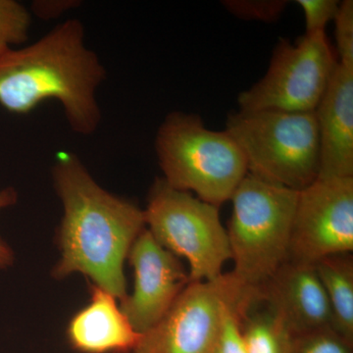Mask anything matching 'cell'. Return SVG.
Instances as JSON below:
<instances>
[{
  "label": "cell",
  "instance_id": "obj_2",
  "mask_svg": "<svg viewBox=\"0 0 353 353\" xmlns=\"http://www.w3.org/2000/svg\"><path fill=\"white\" fill-rule=\"evenodd\" d=\"M105 77L101 59L85 46L82 22L69 19L36 43L0 55V105L21 115L54 99L72 131L88 136L101 124L97 92Z\"/></svg>",
  "mask_w": 353,
  "mask_h": 353
},
{
  "label": "cell",
  "instance_id": "obj_4",
  "mask_svg": "<svg viewBox=\"0 0 353 353\" xmlns=\"http://www.w3.org/2000/svg\"><path fill=\"white\" fill-rule=\"evenodd\" d=\"M155 152L165 182L218 208L248 173L231 134L208 129L196 114H168L158 129Z\"/></svg>",
  "mask_w": 353,
  "mask_h": 353
},
{
  "label": "cell",
  "instance_id": "obj_16",
  "mask_svg": "<svg viewBox=\"0 0 353 353\" xmlns=\"http://www.w3.org/2000/svg\"><path fill=\"white\" fill-rule=\"evenodd\" d=\"M31 15L14 0H0V55L29 39Z\"/></svg>",
  "mask_w": 353,
  "mask_h": 353
},
{
  "label": "cell",
  "instance_id": "obj_15",
  "mask_svg": "<svg viewBox=\"0 0 353 353\" xmlns=\"http://www.w3.org/2000/svg\"><path fill=\"white\" fill-rule=\"evenodd\" d=\"M248 308L240 316L248 353H290L292 336L277 316L268 308L250 314Z\"/></svg>",
  "mask_w": 353,
  "mask_h": 353
},
{
  "label": "cell",
  "instance_id": "obj_10",
  "mask_svg": "<svg viewBox=\"0 0 353 353\" xmlns=\"http://www.w3.org/2000/svg\"><path fill=\"white\" fill-rule=\"evenodd\" d=\"M128 260L134 269V289L120 308L139 334L154 327L190 284L180 259L160 245L148 229L132 243Z\"/></svg>",
  "mask_w": 353,
  "mask_h": 353
},
{
  "label": "cell",
  "instance_id": "obj_12",
  "mask_svg": "<svg viewBox=\"0 0 353 353\" xmlns=\"http://www.w3.org/2000/svg\"><path fill=\"white\" fill-rule=\"evenodd\" d=\"M320 143L318 178H353V69L336 65L314 110Z\"/></svg>",
  "mask_w": 353,
  "mask_h": 353
},
{
  "label": "cell",
  "instance_id": "obj_22",
  "mask_svg": "<svg viewBox=\"0 0 353 353\" xmlns=\"http://www.w3.org/2000/svg\"><path fill=\"white\" fill-rule=\"evenodd\" d=\"M17 192L13 188L0 190V210L12 206L17 202ZM14 254L11 248L0 240V269H6L12 265Z\"/></svg>",
  "mask_w": 353,
  "mask_h": 353
},
{
  "label": "cell",
  "instance_id": "obj_9",
  "mask_svg": "<svg viewBox=\"0 0 353 353\" xmlns=\"http://www.w3.org/2000/svg\"><path fill=\"white\" fill-rule=\"evenodd\" d=\"M353 250V178H317L299 192L289 259L317 263Z\"/></svg>",
  "mask_w": 353,
  "mask_h": 353
},
{
  "label": "cell",
  "instance_id": "obj_21",
  "mask_svg": "<svg viewBox=\"0 0 353 353\" xmlns=\"http://www.w3.org/2000/svg\"><path fill=\"white\" fill-rule=\"evenodd\" d=\"M305 18L306 34L326 32L327 25L334 20L340 1L336 0H297Z\"/></svg>",
  "mask_w": 353,
  "mask_h": 353
},
{
  "label": "cell",
  "instance_id": "obj_13",
  "mask_svg": "<svg viewBox=\"0 0 353 353\" xmlns=\"http://www.w3.org/2000/svg\"><path fill=\"white\" fill-rule=\"evenodd\" d=\"M116 297L90 284V301L70 321L67 339L80 353H129L141 338Z\"/></svg>",
  "mask_w": 353,
  "mask_h": 353
},
{
  "label": "cell",
  "instance_id": "obj_11",
  "mask_svg": "<svg viewBox=\"0 0 353 353\" xmlns=\"http://www.w3.org/2000/svg\"><path fill=\"white\" fill-rule=\"evenodd\" d=\"M255 292L292 336L332 327L331 308L314 265L287 260Z\"/></svg>",
  "mask_w": 353,
  "mask_h": 353
},
{
  "label": "cell",
  "instance_id": "obj_6",
  "mask_svg": "<svg viewBox=\"0 0 353 353\" xmlns=\"http://www.w3.org/2000/svg\"><path fill=\"white\" fill-rule=\"evenodd\" d=\"M143 213L146 229L157 243L187 260L190 282L212 281L224 274L231 250L219 208L157 179Z\"/></svg>",
  "mask_w": 353,
  "mask_h": 353
},
{
  "label": "cell",
  "instance_id": "obj_1",
  "mask_svg": "<svg viewBox=\"0 0 353 353\" xmlns=\"http://www.w3.org/2000/svg\"><path fill=\"white\" fill-rule=\"evenodd\" d=\"M52 179L63 206L57 234L61 259L53 277L83 274L122 301L127 296L125 260L146 228L143 209L101 188L74 153L57 154Z\"/></svg>",
  "mask_w": 353,
  "mask_h": 353
},
{
  "label": "cell",
  "instance_id": "obj_8",
  "mask_svg": "<svg viewBox=\"0 0 353 353\" xmlns=\"http://www.w3.org/2000/svg\"><path fill=\"white\" fill-rule=\"evenodd\" d=\"M336 64L326 32L281 39L263 78L239 95L240 110L313 112Z\"/></svg>",
  "mask_w": 353,
  "mask_h": 353
},
{
  "label": "cell",
  "instance_id": "obj_17",
  "mask_svg": "<svg viewBox=\"0 0 353 353\" xmlns=\"http://www.w3.org/2000/svg\"><path fill=\"white\" fill-rule=\"evenodd\" d=\"M290 353H353V343L329 326L292 336Z\"/></svg>",
  "mask_w": 353,
  "mask_h": 353
},
{
  "label": "cell",
  "instance_id": "obj_14",
  "mask_svg": "<svg viewBox=\"0 0 353 353\" xmlns=\"http://www.w3.org/2000/svg\"><path fill=\"white\" fill-rule=\"evenodd\" d=\"M328 299L332 327L353 343V259L352 253L332 255L314 264Z\"/></svg>",
  "mask_w": 353,
  "mask_h": 353
},
{
  "label": "cell",
  "instance_id": "obj_18",
  "mask_svg": "<svg viewBox=\"0 0 353 353\" xmlns=\"http://www.w3.org/2000/svg\"><path fill=\"white\" fill-rule=\"evenodd\" d=\"M289 2L285 0H226L223 6L243 20L272 23L280 19Z\"/></svg>",
  "mask_w": 353,
  "mask_h": 353
},
{
  "label": "cell",
  "instance_id": "obj_3",
  "mask_svg": "<svg viewBox=\"0 0 353 353\" xmlns=\"http://www.w3.org/2000/svg\"><path fill=\"white\" fill-rule=\"evenodd\" d=\"M299 192L248 174L230 201L228 225L232 274L256 292L289 259Z\"/></svg>",
  "mask_w": 353,
  "mask_h": 353
},
{
  "label": "cell",
  "instance_id": "obj_5",
  "mask_svg": "<svg viewBox=\"0 0 353 353\" xmlns=\"http://www.w3.org/2000/svg\"><path fill=\"white\" fill-rule=\"evenodd\" d=\"M226 131L241 148L248 174L296 192L319 176L314 111L239 110L228 116Z\"/></svg>",
  "mask_w": 353,
  "mask_h": 353
},
{
  "label": "cell",
  "instance_id": "obj_19",
  "mask_svg": "<svg viewBox=\"0 0 353 353\" xmlns=\"http://www.w3.org/2000/svg\"><path fill=\"white\" fill-rule=\"evenodd\" d=\"M339 63L353 69V1L341 2L334 17Z\"/></svg>",
  "mask_w": 353,
  "mask_h": 353
},
{
  "label": "cell",
  "instance_id": "obj_20",
  "mask_svg": "<svg viewBox=\"0 0 353 353\" xmlns=\"http://www.w3.org/2000/svg\"><path fill=\"white\" fill-rule=\"evenodd\" d=\"M246 305L228 311L212 353H248L240 324V316Z\"/></svg>",
  "mask_w": 353,
  "mask_h": 353
},
{
  "label": "cell",
  "instance_id": "obj_7",
  "mask_svg": "<svg viewBox=\"0 0 353 353\" xmlns=\"http://www.w3.org/2000/svg\"><path fill=\"white\" fill-rule=\"evenodd\" d=\"M252 294L232 272L212 281L190 282L129 353H212L228 311L250 303Z\"/></svg>",
  "mask_w": 353,
  "mask_h": 353
}]
</instances>
